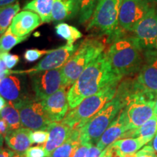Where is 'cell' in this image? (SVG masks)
Returning <instances> with one entry per match:
<instances>
[{
  "label": "cell",
  "instance_id": "cell-1",
  "mask_svg": "<svg viewBox=\"0 0 157 157\" xmlns=\"http://www.w3.org/2000/svg\"><path fill=\"white\" fill-rule=\"evenodd\" d=\"M123 77L113 70L106 52H103L88 65L68 91L69 108H76L84 99L111 84L119 83Z\"/></svg>",
  "mask_w": 157,
  "mask_h": 157
},
{
  "label": "cell",
  "instance_id": "cell-2",
  "mask_svg": "<svg viewBox=\"0 0 157 157\" xmlns=\"http://www.w3.org/2000/svg\"><path fill=\"white\" fill-rule=\"evenodd\" d=\"M106 54L113 70L121 77L137 74L142 67L143 50L134 36H118Z\"/></svg>",
  "mask_w": 157,
  "mask_h": 157
},
{
  "label": "cell",
  "instance_id": "cell-3",
  "mask_svg": "<svg viewBox=\"0 0 157 157\" xmlns=\"http://www.w3.org/2000/svg\"><path fill=\"white\" fill-rule=\"evenodd\" d=\"M105 50V44L101 39L90 37L79 44L77 50L61 68L63 87L71 86L84 69Z\"/></svg>",
  "mask_w": 157,
  "mask_h": 157
},
{
  "label": "cell",
  "instance_id": "cell-4",
  "mask_svg": "<svg viewBox=\"0 0 157 157\" xmlns=\"http://www.w3.org/2000/svg\"><path fill=\"white\" fill-rule=\"evenodd\" d=\"M126 104L123 96L117 92L115 97L111 101L105 104L83 126L77 129L79 132L80 142L91 145L97 144L102 135Z\"/></svg>",
  "mask_w": 157,
  "mask_h": 157
},
{
  "label": "cell",
  "instance_id": "cell-5",
  "mask_svg": "<svg viewBox=\"0 0 157 157\" xmlns=\"http://www.w3.org/2000/svg\"><path fill=\"white\" fill-rule=\"evenodd\" d=\"M119 84L107 86L98 93L84 99L79 105L68 111L62 121L73 128L79 129L115 97Z\"/></svg>",
  "mask_w": 157,
  "mask_h": 157
},
{
  "label": "cell",
  "instance_id": "cell-6",
  "mask_svg": "<svg viewBox=\"0 0 157 157\" xmlns=\"http://www.w3.org/2000/svg\"><path fill=\"white\" fill-rule=\"evenodd\" d=\"M122 0H98L87 25L88 31H97L113 41L121 36L119 17Z\"/></svg>",
  "mask_w": 157,
  "mask_h": 157
},
{
  "label": "cell",
  "instance_id": "cell-7",
  "mask_svg": "<svg viewBox=\"0 0 157 157\" xmlns=\"http://www.w3.org/2000/svg\"><path fill=\"white\" fill-rule=\"evenodd\" d=\"M13 105L18 110L22 126L25 128L35 131H44L52 123L41 101L28 98Z\"/></svg>",
  "mask_w": 157,
  "mask_h": 157
},
{
  "label": "cell",
  "instance_id": "cell-8",
  "mask_svg": "<svg viewBox=\"0 0 157 157\" xmlns=\"http://www.w3.org/2000/svg\"><path fill=\"white\" fill-rule=\"evenodd\" d=\"M79 44H66L54 50H51L42 60L29 69L10 70V74H31L38 72L45 71L60 68L66 64L74 52L77 50Z\"/></svg>",
  "mask_w": 157,
  "mask_h": 157
},
{
  "label": "cell",
  "instance_id": "cell-9",
  "mask_svg": "<svg viewBox=\"0 0 157 157\" xmlns=\"http://www.w3.org/2000/svg\"><path fill=\"white\" fill-rule=\"evenodd\" d=\"M35 99L42 101L60 90L63 84L61 68L29 74Z\"/></svg>",
  "mask_w": 157,
  "mask_h": 157
},
{
  "label": "cell",
  "instance_id": "cell-10",
  "mask_svg": "<svg viewBox=\"0 0 157 157\" xmlns=\"http://www.w3.org/2000/svg\"><path fill=\"white\" fill-rule=\"evenodd\" d=\"M151 7L150 4L145 0H122L119 11V27L122 30L132 32Z\"/></svg>",
  "mask_w": 157,
  "mask_h": 157
},
{
  "label": "cell",
  "instance_id": "cell-11",
  "mask_svg": "<svg viewBox=\"0 0 157 157\" xmlns=\"http://www.w3.org/2000/svg\"><path fill=\"white\" fill-rule=\"evenodd\" d=\"M143 51L156 49L157 42V10L151 7L148 13L137 23L132 31Z\"/></svg>",
  "mask_w": 157,
  "mask_h": 157
},
{
  "label": "cell",
  "instance_id": "cell-12",
  "mask_svg": "<svg viewBox=\"0 0 157 157\" xmlns=\"http://www.w3.org/2000/svg\"><path fill=\"white\" fill-rule=\"evenodd\" d=\"M135 80L143 90L157 93V50L143 51V63Z\"/></svg>",
  "mask_w": 157,
  "mask_h": 157
},
{
  "label": "cell",
  "instance_id": "cell-13",
  "mask_svg": "<svg viewBox=\"0 0 157 157\" xmlns=\"http://www.w3.org/2000/svg\"><path fill=\"white\" fill-rule=\"evenodd\" d=\"M25 75L10 74L0 80V95L13 104L30 98Z\"/></svg>",
  "mask_w": 157,
  "mask_h": 157
},
{
  "label": "cell",
  "instance_id": "cell-14",
  "mask_svg": "<svg viewBox=\"0 0 157 157\" xmlns=\"http://www.w3.org/2000/svg\"><path fill=\"white\" fill-rule=\"evenodd\" d=\"M66 87H62L58 91L41 101L45 112L52 122L61 121L68 113V92Z\"/></svg>",
  "mask_w": 157,
  "mask_h": 157
},
{
  "label": "cell",
  "instance_id": "cell-15",
  "mask_svg": "<svg viewBox=\"0 0 157 157\" xmlns=\"http://www.w3.org/2000/svg\"><path fill=\"white\" fill-rule=\"evenodd\" d=\"M128 130H129L128 120L126 111L123 109L102 135L96 146L103 151L115 141L120 139Z\"/></svg>",
  "mask_w": 157,
  "mask_h": 157
},
{
  "label": "cell",
  "instance_id": "cell-16",
  "mask_svg": "<svg viewBox=\"0 0 157 157\" xmlns=\"http://www.w3.org/2000/svg\"><path fill=\"white\" fill-rule=\"evenodd\" d=\"M42 23L36 13L29 10L19 12L14 17L9 29L13 34L20 37L29 36L34 29Z\"/></svg>",
  "mask_w": 157,
  "mask_h": 157
},
{
  "label": "cell",
  "instance_id": "cell-17",
  "mask_svg": "<svg viewBox=\"0 0 157 157\" xmlns=\"http://www.w3.org/2000/svg\"><path fill=\"white\" fill-rule=\"evenodd\" d=\"M74 128L63 121L52 122L50 124L47 131L49 136L47 142L44 144V148L49 156L57 148L61 146L69 138Z\"/></svg>",
  "mask_w": 157,
  "mask_h": 157
},
{
  "label": "cell",
  "instance_id": "cell-18",
  "mask_svg": "<svg viewBox=\"0 0 157 157\" xmlns=\"http://www.w3.org/2000/svg\"><path fill=\"white\" fill-rule=\"evenodd\" d=\"M151 141V139L141 137L119 139L109 146V153L112 157H124L135 154Z\"/></svg>",
  "mask_w": 157,
  "mask_h": 157
},
{
  "label": "cell",
  "instance_id": "cell-19",
  "mask_svg": "<svg viewBox=\"0 0 157 157\" xmlns=\"http://www.w3.org/2000/svg\"><path fill=\"white\" fill-rule=\"evenodd\" d=\"M31 129L19 128L10 130L4 137L6 144L17 154H24L32 143L31 141Z\"/></svg>",
  "mask_w": 157,
  "mask_h": 157
},
{
  "label": "cell",
  "instance_id": "cell-20",
  "mask_svg": "<svg viewBox=\"0 0 157 157\" xmlns=\"http://www.w3.org/2000/svg\"><path fill=\"white\" fill-rule=\"evenodd\" d=\"M78 0H55L52 13V21L63 22L71 20L78 14Z\"/></svg>",
  "mask_w": 157,
  "mask_h": 157
},
{
  "label": "cell",
  "instance_id": "cell-21",
  "mask_svg": "<svg viewBox=\"0 0 157 157\" xmlns=\"http://www.w3.org/2000/svg\"><path fill=\"white\" fill-rule=\"evenodd\" d=\"M55 0H30L23 6V10L32 11L40 17L42 23L52 22Z\"/></svg>",
  "mask_w": 157,
  "mask_h": 157
},
{
  "label": "cell",
  "instance_id": "cell-22",
  "mask_svg": "<svg viewBox=\"0 0 157 157\" xmlns=\"http://www.w3.org/2000/svg\"><path fill=\"white\" fill-rule=\"evenodd\" d=\"M157 132V118L154 115L151 119L147 121L138 128L128 130L122 135L121 138H127V137H145L153 140Z\"/></svg>",
  "mask_w": 157,
  "mask_h": 157
},
{
  "label": "cell",
  "instance_id": "cell-23",
  "mask_svg": "<svg viewBox=\"0 0 157 157\" xmlns=\"http://www.w3.org/2000/svg\"><path fill=\"white\" fill-rule=\"evenodd\" d=\"M80 142L79 132L77 129L74 128L69 138L63 144L57 148L52 153L50 157H71L72 154Z\"/></svg>",
  "mask_w": 157,
  "mask_h": 157
},
{
  "label": "cell",
  "instance_id": "cell-24",
  "mask_svg": "<svg viewBox=\"0 0 157 157\" xmlns=\"http://www.w3.org/2000/svg\"><path fill=\"white\" fill-rule=\"evenodd\" d=\"M21 7L19 2L0 7V34H3L11 25L14 17L19 13Z\"/></svg>",
  "mask_w": 157,
  "mask_h": 157
},
{
  "label": "cell",
  "instance_id": "cell-25",
  "mask_svg": "<svg viewBox=\"0 0 157 157\" xmlns=\"http://www.w3.org/2000/svg\"><path fill=\"white\" fill-rule=\"evenodd\" d=\"M0 117L7 122L10 130H15L21 128L22 124L19 111L13 103L7 102V105L0 113Z\"/></svg>",
  "mask_w": 157,
  "mask_h": 157
},
{
  "label": "cell",
  "instance_id": "cell-26",
  "mask_svg": "<svg viewBox=\"0 0 157 157\" xmlns=\"http://www.w3.org/2000/svg\"><path fill=\"white\" fill-rule=\"evenodd\" d=\"M56 33L60 38L65 39L68 44H74V42L82 37V34L76 27L66 23H59L56 25Z\"/></svg>",
  "mask_w": 157,
  "mask_h": 157
},
{
  "label": "cell",
  "instance_id": "cell-27",
  "mask_svg": "<svg viewBox=\"0 0 157 157\" xmlns=\"http://www.w3.org/2000/svg\"><path fill=\"white\" fill-rule=\"evenodd\" d=\"M28 37L17 36L13 34L10 29H8L0 37V54L8 52L17 44L26 40Z\"/></svg>",
  "mask_w": 157,
  "mask_h": 157
},
{
  "label": "cell",
  "instance_id": "cell-28",
  "mask_svg": "<svg viewBox=\"0 0 157 157\" xmlns=\"http://www.w3.org/2000/svg\"><path fill=\"white\" fill-rule=\"evenodd\" d=\"M98 0H78V22L87 23L93 15Z\"/></svg>",
  "mask_w": 157,
  "mask_h": 157
},
{
  "label": "cell",
  "instance_id": "cell-29",
  "mask_svg": "<svg viewBox=\"0 0 157 157\" xmlns=\"http://www.w3.org/2000/svg\"><path fill=\"white\" fill-rule=\"evenodd\" d=\"M51 51L47 50H39V49H29L25 50L24 53V59L27 62L32 63L39 60L45 55L48 54Z\"/></svg>",
  "mask_w": 157,
  "mask_h": 157
},
{
  "label": "cell",
  "instance_id": "cell-30",
  "mask_svg": "<svg viewBox=\"0 0 157 157\" xmlns=\"http://www.w3.org/2000/svg\"><path fill=\"white\" fill-rule=\"evenodd\" d=\"M0 58L3 60L5 64L8 69L11 70L19 62V56L17 55H13L9 52H4L0 54Z\"/></svg>",
  "mask_w": 157,
  "mask_h": 157
},
{
  "label": "cell",
  "instance_id": "cell-31",
  "mask_svg": "<svg viewBox=\"0 0 157 157\" xmlns=\"http://www.w3.org/2000/svg\"><path fill=\"white\" fill-rule=\"evenodd\" d=\"M48 132L46 130H36L31 134V141L32 144H43L46 143L48 139Z\"/></svg>",
  "mask_w": 157,
  "mask_h": 157
},
{
  "label": "cell",
  "instance_id": "cell-32",
  "mask_svg": "<svg viewBox=\"0 0 157 157\" xmlns=\"http://www.w3.org/2000/svg\"><path fill=\"white\" fill-rule=\"evenodd\" d=\"M25 157H50L44 146H34L29 148L25 152Z\"/></svg>",
  "mask_w": 157,
  "mask_h": 157
},
{
  "label": "cell",
  "instance_id": "cell-33",
  "mask_svg": "<svg viewBox=\"0 0 157 157\" xmlns=\"http://www.w3.org/2000/svg\"><path fill=\"white\" fill-rule=\"evenodd\" d=\"M135 157H157V154L153 147L148 145L135 153Z\"/></svg>",
  "mask_w": 157,
  "mask_h": 157
},
{
  "label": "cell",
  "instance_id": "cell-34",
  "mask_svg": "<svg viewBox=\"0 0 157 157\" xmlns=\"http://www.w3.org/2000/svg\"><path fill=\"white\" fill-rule=\"evenodd\" d=\"M91 144L88 143H81L74 151L71 157H85L88 149Z\"/></svg>",
  "mask_w": 157,
  "mask_h": 157
},
{
  "label": "cell",
  "instance_id": "cell-35",
  "mask_svg": "<svg viewBox=\"0 0 157 157\" xmlns=\"http://www.w3.org/2000/svg\"><path fill=\"white\" fill-rule=\"evenodd\" d=\"M106 149L107 148L102 151L97 146H95V145H91V146L88 149L85 157H103L104 154L106 151Z\"/></svg>",
  "mask_w": 157,
  "mask_h": 157
},
{
  "label": "cell",
  "instance_id": "cell-36",
  "mask_svg": "<svg viewBox=\"0 0 157 157\" xmlns=\"http://www.w3.org/2000/svg\"><path fill=\"white\" fill-rule=\"evenodd\" d=\"M10 70L7 68L5 63L0 58V80L2 79L3 78L6 77L7 76L10 75Z\"/></svg>",
  "mask_w": 157,
  "mask_h": 157
},
{
  "label": "cell",
  "instance_id": "cell-37",
  "mask_svg": "<svg viewBox=\"0 0 157 157\" xmlns=\"http://www.w3.org/2000/svg\"><path fill=\"white\" fill-rule=\"evenodd\" d=\"M10 131L9 127L6 121L0 117V134L3 135L4 137L5 136L6 134Z\"/></svg>",
  "mask_w": 157,
  "mask_h": 157
},
{
  "label": "cell",
  "instance_id": "cell-38",
  "mask_svg": "<svg viewBox=\"0 0 157 157\" xmlns=\"http://www.w3.org/2000/svg\"><path fill=\"white\" fill-rule=\"evenodd\" d=\"M16 154L14 151L9 148H0V157H13Z\"/></svg>",
  "mask_w": 157,
  "mask_h": 157
},
{
  "label": "cell",
  "instance_id": "cell-39",
  "mask_svg": "<svg viewBox=\"0 0 157 157\" xmlns=\"http://www.w3.org/2000/svg\"><path fill=\"white\" fill-rule=\"evenodd\" d=\"M17 0H0V7H5V6L13 5L16 2Z\"/></svg>",
  "mask_w": 157,
  "mask_h": 157
},
{
  "label": "cell",
  "instance_id": "cell-40",
  "mask_svg": "<svg viewBox=\"0 0 157 157\" xmlns=\"http://www.w3.org/2000/svg\"><path fill=\"white\" fill-rule=\"evenodd\" d=\"M150 145L153 147V148L154 149V151L157 154V132H156V135L154 136V138H153L151 144H150Z\"/></svg>",
  "mask_w": 157,
  "mask_h": 157
},
{
  "label": "cell",
  "instance_id": "cell-41",
  "mask_svg": "<svg viewBox=\"0 0 157 157\" xmlns=\"http://www.w3.org/2000/svg\"><path fill=\"white\" fill-rule=\"evenodd\" d=\"M7 105V102H6V100L3 97H2L0 95V113L2 111V109L5 107V105Z\"/></svg>",
  "mask_w": 157,
  "mask_h": 157
},
{
  "label": "cell",
  "instance_id": "cell-42",
  "mask_svg": "<svg viewBox=\"0 0 157 157\" xmlns=\"http://www.w3.org/2000/svg\"><path fill=\"white\" fill-rule=\"evenodd\" d=\"M4 136L0 134V148H2V145H3V142H4Z\"/></svg>",
  "mask_w": 157,
  "mask_h": 157
},
{
  "label": "cell",
  "instance_id": "cell-43",
  "mask_svg": "<svg viewBox=\"0 0 157 157\" xmlns=\"http://www.w3.org/2000/svg\"><path fill=\"white\" fill-rule=\"evenodd\" d=\"M13 157H25V153L24 154H17L16 153V154H15Z\"/></svg>",
  "mask_w": 157,
  "mask_h": 157
},
{
  "label": "cell",
  "instance_id": "cell-44",
  "mask_svg": "<svg viewBox=\"0 0 157 157\" xmlns=\"http://www.w3.org/2000/svg\"><path fill=\"white\" fill-rule=\"evenodd\" d=\"M149 4H156L157 3V0H145Z\"/></svg>",
  "mask_w": 157,
  "mask_h": 157
},
{
  "label": "cell",
  "instance_id": "cell-45",
  "mask_svg": "<svg viewBox=\"0 0 157 157\" xmlns=\"http://www.w3.org/2000/svg\"><path fill=\"white\" fill-rule=\"evenodd\" d=\"M157 111V93L156 95V97H155V112Z\"/></svg>",
  "mask_w": 157,
  "mask_h": 157
},
{
  "label": "cell",
  "instance_id": "cell-46",
  "mask_svg": "<svg viewBox=\"0 0 157 157\" xmlns=\"http://www.w3.org/2000/svg\"><path fill=\"white\" fill-rule=\"evenodd\" d=\"M108 150H109V147H107V149H106V151H105V154L103 156V157H107V154H108Z\"/></svg>",
  "mask_w": 157,
  "mask_h": 157
},
{
  "label": "cell",
  "instance_id": "cell-47",
  "mask_svg": "<svg viewBox=\"0 0 157 157\" xmlns=\"http://www.w3.org/2000/svg\"><path fill=\"white\" fill-rule=\"evenodd\" d=\"M107 157H112L111 156V155L109 154V150H108V154H107Z\"/></svg>",
  "mask_w": 157,
  "mask_h": 157
},
{
  "label": "cell",
  "instance_id": "cell-48",
  "mask_svg": "<svg viewBox=\"0 0 157 157\" xmlns=\"http://www.w3.org/2000/svg\"><path fill=\"white\" fill-rule=\"evenodd\" d=\"M155 115H156V117L157 118V111H156V112H155Z\"/></svg>",
  "mask_w": 157,
  "mask_h": 157
},
{
  "label": "cell",
  "instance_id": "cell-49",
  "mask_svg": "<svg viewBox=\"0 0 157 157\" xmlns=\"http://www.w3.org/2000/svg\"><path fill=\"white\" fill-rule=\"evenodd\" d=\"M156 50H157V42H156Z\"/></svg>",
  "mask_w": 157,
  "mask_h": 157
}]
</instances>
